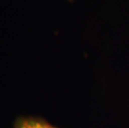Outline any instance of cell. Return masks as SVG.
Returning a JSON list of instances; mask_svg holds the SVG:
<instances>
[{
	"mask_svg": "<svg viewBox=\"0 0 129 128\" xmlns=\"http://www.w3.org/2000/svg\"><path fill=\"white\" fill-rule=\"evenodd\" d=\"M13 128H59L44 118L33 116H19L13 124Z\"/></svg>",
	"mask_w": 129,
	"mask_h": 128,
	"instance_id": "6da1fadb",
	"label": "cell"
},
{
	"mask_svg": "<svg viewBox=\"0 0 129 128\" xmlns=\"http://www.w3.org/2000/svg\"><path fill=\"white\" fill-rule=\"evenodd\" d=\"M68 1H70V2H72V1H73V0H68Z\"/></svg>",
	"mask_w": 129,
	"mask_h": 128,
	"instance_id": "7a4b0ae2",
	"label": "cell"
}]
</instances>
